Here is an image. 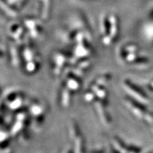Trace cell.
Returning a JSON list of instances; mask_svg holds the SVG:
<instances>
[{
  "label": "cell",
  "mask_w": 153,
  "mask_h": 153,
  "mask_svg": "<svg viewBox=\"0 0 153 153\" xmlns=\"http://www.w3.org/2000/svg\"><path fill=\"white\" fill-rule=\"evenodd\" d=\"M67 57L62 53H56L53 57V73L55 75H58L59 73L63 70V68L65 65Z\"/></svg>",
  "instance_id": "4"
},
{
  "label": "cell",
  "mask_w": 153,
  "mask_h": 153,
  "mask_svg": "<svg viewBox=\"0 0 153 153\" xmlns=\"http://www.w3.org/2000/svg\"><path fill=\"white\" fill-rule=\"evenodd\" d=\"M24 99L20 93H10L7 96L5 104L10 109H17L23 104Z\"/></svg>",
  "instance_id": "1"
},
{
  "label": "cell",
  "mask_w": 153,
  "mask_h": 153,
  "mask_svg": "<svg viewBox=\"0 0 153 153\" xmlns=\"http://www.w3.org/2000/svg\"><path fill=\"white\" fill-rule=\"evenodd\" d=\"M71 135L73 139L76 141L74 148H75L76 153H84V142L82 137L79 132L77 126L76 124H72L71 128Z\"/></svg>",
  "instance_id": "3"
},
{
  "label": "cell",
  "mask_w": 153,
  "mask_h": 153,
  "mask_svg": "<svg viewBox=\"0 0 153 153\" xmlns=\"http://www.w3.org/2000/svg\"><path fill=\"white\" fill-rule=\"evenodd\" d=\"M30 108V114L35 118L36 121L37 122L38 124L41 125L42 122L43 120L44 113H45L43 105L38 101H35V102H32Z\"/></svg>",
  "instance_id": "2"
}]
</instances>
